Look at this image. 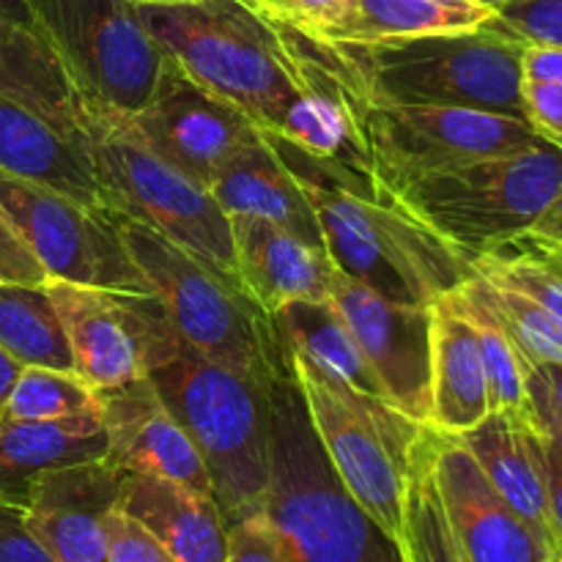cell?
Listing matches in <instances>:
<instances>
[{
    "mask_svg": "<svg viewBox=\"0 0 562 562\" xmlns=\"http://www.w3.org/2000/svg\"><path fill=\"white\" fill-rule=\"evenodd\" d=\"M329 300L376 373L384 398L428 426L431 404V307L390 302L335 269Z\"/></svg>",
    "mask_w": 562,
    "mask_h": 562,
    "instance_id": "cell-15",
    "label": "cell"
},
{
    "mask_svg": "<svg viewBox=\"0 0 562 562\" xmlns=\"http://www.w3.org/2000/svg\"><path fill=\"white\" fill-rule=\"evenodd\" d=\"M263 16L311 33L340 14L349 0H250Z\"/></svg>",
    "mask_w": 562,
    "mask_h": 562,
    "instance_id": "cell-41",
    "label": "cell"
},
{
    "mask_svg": "<svg viewBox=\"0 0 562 562\" xmlns=\"http://www.w3.org/2000/svg\"><path fill=\"white\" fill-rule=\"evenodd\" d=\"M521 77L525 80L562 82V47H532L521 53Z\"/></svg>",
    "mask_w": 562,
    "mask_h": 562,
    "instance_id": "cell-43",
    "label": "cell"
},
{
    "mask_svg": "<svg viewBox=\"0 0 562 562\" xmlns=\"http://www.w3.org/2000/svg\"><path fill=\"white\" fill-rule=\"evenodd\" d=\"M272 318L291 349L311 357L316 366H322L324 371L338 376L340 382L351 384L360 393L384 398V390L379 384L376 373L368 366L360 344L351 335L349 324L344 322L338 307L333 305V300L294 302V305L274 313Z\"/></svg>",
    "mask_w": 562,
    "mask_h": 562,
    "instance_id": "cell-28",
    "label": "cell"
},
{
    "mask_svg": "<svg viewBox=\"0 0 562 562\" xmlns=\"http://www.w3.org/2000/svg\"><path fill=\"white\" fill-rule=\"evenodd\" d=\"M162 53L258 130L274 132L305 82L294 27L250 0L137 5Z\"/></svg>",
    "mask_w": 562,
    "mask_h": 562,
    "instance_id": "cell-2",
    "label": "cell"
},
{
    "mask_svg": "<svg viewBox=\"0 0 562 562\" xmlns=\"http://www.w3.org/2000/svg\"><path fill=\"white\" fill-rule=\"evenodd\" d=\"M119 121L148 151L203 187L261 132L239 108L192 80L170 58L146 108Z\"/></svg>",
    "mask_w": 562,
    "mask_h": 562,
    "instance_id": "cell-14",
    "label": "cell"
},
{
    "mask_svg": "<svg viewBox=\"0 0 562 562\" xmlns=\"http://www.w3.org/2000/svg\"><path fill=\"white\" fill-rule=\"evenodd\" d=\"M431 470L448 525L467 562H543L554 554L488 483L459 439L431 434Z\"/></svg>",
    "mask_w": 562,
    "mask_h": 562,
    "instance_id": "cell-16",
    "label": "cell"
},
{
    "mask_svg": "<svg viewBox=\"0 0 562 562\" xmlns=\"http://www.w3.org/2000/svg\"><path fill=\"white\" fill-rule=\"evenodd\" d=\"M135 5H184V3H198V0H130Z\"/></svg>",
    "mask_w": 562,
    "mask_h": 562,
    "instance_id": "cell-50",
    "label": "cell"
},
{
    "mask_svg": "<svg viewBox=\"0 0 562 562\" xmlns=\"http://www.w3.org/2000/svg\"><path fill=\"white\" fill-rule=\"evenodd\" d=\"M0 562H58L33 536L22 505L0 503Z\"/></svg>",
    "mask_w": 562,
    "mask_h": 562,
    "instance_id": "cell-40",
    "label": "cell"
},
{
    "mask_svg": "<svg viewBox=\"0 0 562 562\" xmlns=\"http://www.w3.org/2000/svg\"><path fill=\"white\" fill-rule=\"evenodd\" d=\"M108 456L99 412L60 420L0 417V503L22 505L33 483L53 470Z\"/></svg>",
    "mask_w": 562,
    "mask_h": 562,
    "instance_id": "cell-25",
    "label": "cell"
},
{
    "mask_svg": "<svg viewBox=\"0 0 562 562\" xmlns=\"http://www.w3.org/2000/svg\"><path fill=\"white\" fill-rule=\"evenodd\" d=\"M442 3H453V5H470V3H475V0H442Z\"/></svg>",
    "mask_w": 562,
    "mask_h": 562,
    "instance_id": "cell-52",
    "label": "cell"
},
{
    "mask_svg": "<svg viewBox=\"0 0 562 562\" xmlns=\"http://www.w3.org/2000/svg\"><path fill=\"white\" fill-rule=\"evenodd\" d=\"M119 228L132 261L187 346L263 384L291 376L289 344L241 285L137 220L119 214Z\"/></svg>",
    "mask_w": 562,
    "mask_h": 562,
    "instance_id": "cell-6",
    "label": "cell"
},
{
    "mask_svg": "<svg viewBox=\"0 0 562 562\" xmlns=\"http://www.w3.org/2000/svg\"><path fill=\"white\" fill-rule=\"evenodd\" d=\"M543 428V426H541ZM547 445V505H549V527H552L554 554L562 558V448L543 431Z\"/></svg>",
    "mask_w": 562,
    "mask_h": 562,
    "instance_id": "cell-42",
    "label": "cell"
},
{
    "mask_svg": "<svg viewBox=\"0 0 562 562\" xmlns=\"http://www.w3.org/2000/svg\"><path fill=\"white\" fill-rule=\"evenodd\" d=\"M560 184L562 148L541 140L525 151L423 176L395 195L472 258L530 234Z\"/></svg>",
    "mask_w": 562,
    "mask_h": 562,
    "instance_id": "cell-8",
    "label": "cell"
},
{
    "mask_svg": "<svg viewBox=\"0 0 562 562\" xmlns=\"http://www.w3.org/2000/svg\"><path fill=\"white\" fill-rule=\"evenodd\" d=\"M472 269L488 283L521 291L562 322V274L554 272L547 261H541L527 247L508 241V245L475 252Z\"/></svg>",
    "mask_w": 562,
    "mask_h": 562,
    "instance_id": "cell-34",
    "label": "cell"
},
{
    "mask_svg": "<svg viewBox=\"0 0 562 562\" xmlns=\"http://www.w3.org/2000/svg\"><path fill=\"white\" fill-rule=\"evenodd\" d=\"M475 285L530 366H562V322L547 307L508 285L488 283L475 274Z\"/></svg>",
    "mask_w": 562,
    "mask_h": 562,
    "instance_id": "cell-33",
    "label": "cell"
},
{
    "mask_svg": "<svg viewBox=\"0 0 562 562\" xmlns=\"http://www.w3.org/2000/svg\"><path fill=\"white\" fill-rule=\"evenodd\" d=\"M0 209L42 263L49 280L93 289L154 294L132 261L119 214L88 206L38 181L0 170Z\"/></svg>",
    "mask_w": 562,
    "mask_h": 562,
    "instance_id": "cell-12",
    "label": "cell"
},
{
    "mask_svg": "<svg viewBox=\"0 0 562 562\" xmlns=\"http://www.w3.org/2000/svg\"><path fill=\"white\" fill-rule=\"evenodd\" d=\"M527 393H530V404L532 409H536V417L543 426V431H547L549 437H552L562 448V412L552 404V401H549L547 390H543V384L538 382L532 366H530V379H527Z\"/></svg>",
    "mask_w": 562,
    "mask_h": 562,
    "instance_id": "cell-44",
    "label": "cell"
},
{
    "mask_svg": "<svg viewBox=\"0 0 562 562\" xmlns=\"http://www.w3.org/2000/svg\"><path fill=\"white\" fill-rule=\"evenodd\" d=\"M269 488L263 510L285 562H401L324 456L294 373L269 384Z\"/></svg>",
    "mask_w": 562,
    "mask_h": 562,
    "instance_id": "cell-3",
    "label": "cell"
},
{
    "mask_svg": "<svg viewBox=\"0 0 562 562\" xmlns=\"http://www.w3.org/2000/svg\"><path fill=\"white\" fill-rule=\"evenodd\" d=\"M99 412L97 390L75 371L25 366L14 379L0 417L5 420H60Z\"/></svg>",
    "mask_w": 562,
    "mask_h": 562,
    "instance_id": "cell-32",
    "label": "cell"
},
{
    "mask_svg": "<svg viewBox=\"0 0 562 562\" xmlns=\"http://www.w3.org/2000/svg\"><path fill=\"white\" fill-rule=\"evenodd\" d=\"M0 170L38 181L75 201L97 209L108 206L93 159L82 140H71L49 121L0 91Z\"/></svg>",
    "mask_w": 562,
    "mask_h": 562,
    "instance_id": "cell-21",
    "label": "cell"
},
{
    "mask_svg": "<svg viewBox=\"0 0 562 562\" xmlns=\"http://www.w3.org/2000/svg\"><path fill=\"white\" fill-rule=\"evenodd\" d=\"M0 91L31 108L71 140L86 143V110L53 49L33 27L0 11Z\"/></svg>",
    "mask_w": 562,
    "mask_h": 562,
    "instance_id": "cell-26",
    "label": "cell"
},
{
    "mask_svg": "<svg viewBox=\"0 0 562 562\" xmlns=\"http://www.w3.org/2000/svg\"><path fill=\"white\" fill-rule=\"evenodd\" d=\"M223 562H285L267 516H247L228 527V552Z\"/></svg>",
    "mask_w": 562,
    "mask_h": 562,
    "instance_id": "cell-38",
    "label": "cell"
},
{
    "mask_svg": "<svg viewBox=\"0 0 562 562\" xmlns=\"http://www.w3.org/2000/svg\"><path fill=\"white\" fill-rule=\"evenodd\" d=\"M44 289L66 329L71 368L97 393L148 376L184 344L157 294L64 280H47Z\"/></svg>",
    "mask_w": 562,
    "mask_h": 562,
    "instance_id": "cell-13",
    "label": "cell"
},
{
    "mask_svg": "<svg viewBox=\"0 0 562 562\" xmlns=\"http://www.w3.org/2000/svg\"><path fill=\"white\" fill-rule=\"evenodd\" d=\"M516 245L527 247L530 252H536L541 261H547L554 272L562 274V241H538V239H516Z\"/></svg>",
    "mask_w": 562,
    "mask_h": 562,
    "instance_id": "cell-47",
    "label": "cell"
},
{
    "mask_svg": "<svg viewBox=\"0 0 562 562\" xmlns=\"http://www.w3.org/2000/svg\"><path fill=\"white\" fill-rule=\"evenodd\" d=\"M335 47L366 102L467 108L525 121L521 53L527 44L494 16L472 31Z\"/></svg>",
    "mask_w": 562,
    "mask_h": 562,
    "instance_id": "cell-4",
    "label": "cell"
},
{
    "mask_svg": "<svg viewBox=\"0 0 562 562\" xmlns=\"http://www.w3.org/2000/svg\"><path fill=\"white\" fill-rule=\"evenodd\" d=\"M99 420L108 437L110 464L137 475H157L212 494L201 453L148 376L99 390Z\"/></svg>",
    "mask_w": 562,
    "mask_h": 562,
    "instance_id": "cell-18",
    "label": "cell"
},
{
    "mask_svg": "<svg viewBox=\"0 0 562 562\" xmlns=\"http://www.w3.org/2000/svg\"><path fill=\"white\" fill-rule=\"evenodd\" d=\"M543 562H562V558H560V554H549V558Z\"/></svg>",
    "mask_w": 562,
    "mask_h": 562,
    "instance_id": "cell-53",
    "label": "cell"
},
{
    "mask_svg": "<svg viewBox=\"0 0 562 562\" xmlns=\"http://www.w3.org/2000/svg\"><path fill=\"white\" fill-rule=\"evenodd\" d=\"M316 212L335 269L401 305L431 307L475 274L472 258L428 228L371 173L327 162L269 135Z\"/></svg>",
    "mask_w": 562,
    "mask_h": 562,
    "instance_id": "cell-1",
    "label": "cell"
},
{
    "mask_svg": "<svg viewBox=\"0 0 562 562\" xmlns=\"http://www.w3.org/2000/svg\"><path fill=\"white\" fill-rule=\"evenodd\" d=\"M236 274L263 313L274 316L294 302L329 300L335 263L324 247L269 220L234 214Z\"/></svg>",
    "mask_w": 562,
    "mask_h": 562,
    "instance_id": "cell-19",
    "label": "cell"
},
{
    "mask_svg": "<svg viewBox=\"0 0 562 562\" xmlns=\"http://www.w3.org/2000/svg\"><path fill=\"white\" fill-rule=\"evenodd\" d=\"M291 355L307 420L355 503L401 547L406 481L426 426L384 398L355 390L302 351Z\"/></svg>",
    "mask_w": 562,
    "mask_h": 562,
    "instance_id": "cell-7",
    "label": "cell"
},
{
    "mask_svg": "<svg viewBox=\"0 0 562 562\" xmlns=\"http://www.w3.org/2000/svg\"><path fill=\"white\" fill-rule=\"evenodd\" d=\"M521 110L538 137L562 148V82L521 80Z\"/></svg>",
    "mask_w": 562,
    "mask_h": 562,
    "instance_id": "cell-37",
    "label": "cell"
},
{
    "mask_svg": "<svg viewBox=\"0 0 562 562\" xmlns=\"http://www.w3.org/2000/svg\"><path fill=\"white\" fill-rule=\"evenodd\" d=\"M492 9L470 3L453 5L442 0H349L338 16L311 31L313 38L329 44H379L393 38H415L428 33L472 31L486 25Z\"/></svg>",
    "mask_w": 562,
    "mask_h": 562,
    "instance_id": "cell-27",
    "label": "cell"
},
{
    "mask_svg": "<svg viewBox=\"0 0 562 562\" xmlns=\"http://www.w3.org/2000/svg\"><path fill=\"white\" fill-rule=\"evenodd\" d=\"M126 475L108 459L47 472L22 503L27 527L58 562H108V519L119 508Z\"/></svg>",
    "mask_w": 562,
    "mask_h": 562,
    "instance_id": "cell-17",
    "label": "cell"
},
{
    "mask_svg": "<svg viewBox=\"0 0 562 562\" xmlns=\"http://www.w3.org/2000/svg\"><path fill=\"white\" fill-rule=\"evenodd\" d=\"M532 371L547 390L549 401L562 412V366H532Z\"/></svg>",
    "mask_w": 562,
    "mask_h": 562,
    "instance_id": "cell-46",
    "label": "cell"
},
{
    "mask_svg": "<svg viewBox=\"0 0 562 562\" xmlns=\"http://www.w3.org/2000/svg\"><path fill=\"white\" fill-rule=\"evenodd\" d=\"M86 115H135L154 97L168 55L130 0H27Z\"/></svg>",
    "mask_w": 562,
    "mask_h": 562,
    "instance_id": "cell-9",
    "label": "cell"
},
{
    "mask_svg": "<svg viewBox=\"0 0 562 562\" xmlns=\"http://www.w3.org/2000/svg\"><path fill=\"white\" fill-rule=\"evenodd\" d=\"M371 173L398 192L409 181L459 165L525 151L543 137L527 121L467 108L360 102Z\"/></svg>",
    "mask_w": 562,
    "mask_h": 562,
    "instance_id": "cell-11",
    "label": "cell"
},
{
    "mask_svg": "<svg viewBox=\"0 0 562 562\" xmlns=\"http://www.w3.org/2000/svg\"><path fill=\"white\" fill-rule=\"evenodd\" d=\"M86 146L108 192L110 212L148 225L225 280L241 285L231 217L209 187L162 162L113 115H86Z\"/></svg>",
    "mask_w": 562,
    "mask_h": 562,
    "instance_id": "cell-10",
    "label": "cell"
},
{
    "mask_svg": "<svg viewBox=\"0 0 562 562\" xmlns=\"http://www.w3.org/2000/svg\"><path fill=\"white\" fill-rule=\"evenodd\" d=\"M477 5H483V9H492V11H497V9H503V5H508V3H514V0H475Z\"/></svg>",
    "mask_w": 562,
    "mask_h": 562,
    "instance_id": "cell-51",
    "label": "cell"
},
{
    "mask_svg": "<svg viewBox=\"0 0 562 562\" xmlns=\"http://www.w3.org/2000/svg\"><path fill=\"white\" fill-rule=\"evenodd\" d=\"M456 439L470 450L505 503L554 549L547 505V445L532 404L527 409L488 412Z\"/></svg>",
    "mask_w": 562,
    "mask_h": 562,
    "instance_id": "cell-20",
    "label": "cell"
},
{
    "mask_svg": "<svg viewBox=\"0 0 562 562\" xmlns=\"http://www.w3.org/2000/svg\"><path fill=\"white\" fill-rule=\"evenodd\" d=\"M431 426H426L406 481L401 562H467L445 516L431 470Z\"/></svg>",
    "mask_w": 562,
    "mask_h": 562,
    "instance_id": "cell-31",
    "label": "cell"
},
{
    "mask_svg": "<svg viewBox=\"0 0 562 562\" xmlns=\"http://www.w3.org/2000/svg\"><path fill=\"white\" fill-rule=\"evenodd\" d=\"M110 560L108 562H179L157 538L143 530L132 516L115 508L108 519Z\"/></svg>",
    "mask_w": 562,
    "mask_h": 562,
    "instance_id": "cell-36",
    "label": "cell"
},
{
    "mask_svg": "<svg viewBox=\"0 0 562 562\" xmlns=\"http://www.w3.org/2000/svg\"><path fill=\"white\" fill-rule=\"evenodd\" d=\"M201 453L225 521L263 510L269 488V384L181 344L148 373Z\"/></svg>",
    "mask_w": 562,
    "mask_h": 562,
    "instance_id": "cell-5",
    "label": "cell"
},
{
    "mask_svg": "<svg viewBox=\"0 0 562 562\" xmlns=\"http://www.w3.org/2000/svg\"><path fill=\"white\" fill-rule=\"evenodd\" d=\"M209 190L228 217L250 214V217L269 220V223L283 225L302 239L324 247L322 225H318L311 201L302 192L289 165L274 151L272 140L263 130L258 132L256 140L239 148L217 170Z\"/></svg>",
    "mask_w": 562,
    "mask_h": 562,
    "instance_id": "cell-24",
    "label": "cell"
},
{
    "mask_svg": "<svg viewBox=\"0 0 562 562\" xmlns=\"http://www.w3.org/2000/svg\"><path fill=\"white\" fill-rule=\"evenodd\" d=\"M0 349L22 368L75 371L66 329L44 285L0 283Z\"/></svg>",
    "mask_w": 562,
    "mask_h": 562,
    "instance_id": "cell-29",
    "label": "cell"
},
{
    "mask_svg": "<svg viewBox=\"0 0 562 562\" xmlns=\"http://www.w3.org/2000/svg\"><path fill=\"white\" fill-rule=\"evenodd\" d=\"M47 280L44 267L36 261L20 231L11 225V220L0 209V283L44 285Z\"/></svg>",
    "mask_w": 562,
    "mask_h": 562,
    "instance_id": "cell-39",
    "label": "cell"
},
{
    "mask_svg": "<svg viewBox=\"0 0 562 562\" xmlns=\"http://www.w3.org/2000/svg\"><path fill=\"white\" fill-rule=\"evenodd\" d=\"M119 508L151 532L179 562H223L228 521L214 497L157 475L130 472Z\"/></svg>",
    "mask_w": 562,
    "mask_h": 562,
    "instance_id": "cell-22",
    "label": "cell"
},
{
    "mask_svg": "<svg viewBox=\"0 0 562 562\" xmlns=\"http://www.w3.org/2000/svg\"><path fill=\"white\" fill-rule=\"evenodd\" d=\"M431 404L428 426L448 437L475 428L492 412L486 368L475 329L448 300L431 305Z\"/></svg>",
    "mask_w": 562,
    "mask_h": 562,
    "instance_id": "cell-23",
    "label": "cell"
},
{
    "mask_svg": "<svg viewBox=\"0 0 562 562\" xmlns=\"http://www.w3.org/2000/svg\"><path fill=\"white\" fill-rule=\"evenodd\" d=\"M521 239H538V241H562V184L554 195V201L549 203L547 212L541 214L536 225L530 228V234H525Z\"/></svg>",
    "mask_w": 562,
    "mask_h": 562,
    "instance_id": "cell-45",
    "label": "cell"
},
{
    "mask_svg": "<svg viewBox=\"0 0 562 562\" xmlns=\"http://www.w3.org/2000/svg\"><path fill=\"white\" fill-rule=\"evenodd\" d=\"M494 22L532 47H562V0H514L494 11Z\"/></svg>",
    "mask_w": 562,
    "mask_h": 562,
    "instance_id": "cell-35",
    "label": "cell"
},
{
    "mask_svg": "<svg viewBox=\"0 0 562 562\" xmlns=\"http://www.w3.org/2000/svg\"><path fill=\"white\" fill-rule=\"evenodd\" d=\"M448 300L453 302L456 311L472 324L477 346H481L483 368H486L488 393H492L494 409H527L530 406V393H527V379H530V362L521 355L516 340L510 338L508 329L499 324L492 307L481 296L475 285V274L450 291Z\"/></svg>",
    "mask_w": 562,
    "mask_h": 562,
    "instance_id": "cell-30",
    "label": "cell"
},
{
    "mask_svg": "<svg viewBox=\"0 0 562 562\" xmlns=\"http://www.w3.org/2000/svg\"><path fill=\"white\" fill-rule=\"evenodd\" d=\"M22 366L16 360H11L3 349H0V409H3L5 398H9V390L14 384V379L20 376Z\"/></svg>",
    "mask_w": 562,
    "mask_h": 562,
    "instance_id": "cell-48",
    "label": "cell"
},
{
    "mask_svg": "<svg viewBox=\"0 0 562 562\" xmlns=\"http://www.w3.org/2000/svg\"><path fill=\"white\" fill-rule=\"evenodd\" d=\"M0 11L11 20H16L20 25H31V11H27V0H0Z\"/></svg>",
    "mask_w": 562,
    "mask_h": 562,
    "instance_id": "cell-49",
    "label": "cell"
}]
</instances>
